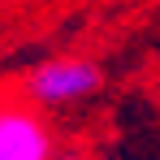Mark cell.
Listing matches in <instances>:
<instances>
[{
    "mask_svg": "<svg viewBox=\"0 0 160 160\" xmlns=\"http://www.w3.org/2000/svg\"><path fill=\"white\" fill-rule=\"evenodd\" d=\"M100 91H104V65L91 56H52L26 74V100L39 112H61V108L87 104Z\"/></svg>",
    "mask_w": 160,
    "mask_h": 160,
    "instance_id": "6da1fadb",
    "label": "cell"
},
{
    "mask_svg": "<svg viewBox=\"0 0 160 160\" xmlns=\"http://www.w3.org/2000/svg\"><path fill=\"white\" fill-rule=\"evenodd\" d=\"M56 134L35 104L0 108V160H56Z\"/></svg>",
    "mask_w": 160,
    "mask_h": 160,
    "instance_id": "7a4b0ae2",
    "label": "cell"
},
{
    "mask_svg": "<svg viewBox=\"0 0 160 160\" xmlns=\"http://www.w3.org/2000/svg\"><path fill=\"white\" fill-rule=\"evenodd\" d=\"M56 160H87V156H78V152H61Z\"/></svg>",
    "mask_w": 160,
    "mask_h": 160,
    "instance_id": "3957f363",
    "label": "cell"
}]
</instances>
